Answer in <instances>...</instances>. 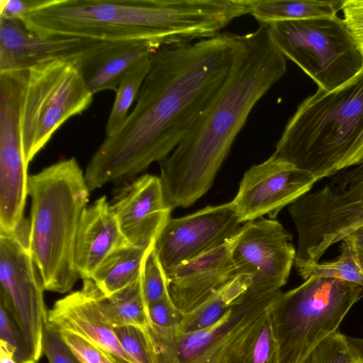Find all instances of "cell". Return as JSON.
<instances>
[{"mask_svg": "<svg viewBox=\"0 0 363 363\" xmlns=\"http://www.w3.org/2000/svg\"><path fill=\"white\" fill-rule=\"evenodd\" d=\"M43 353L49 363H82L62 339L60 333L47 323Z\"/></svg>", "mask_w": 363, "mask_h": 363, "instance_id": "cell-32", "label": "cell"}, {"mask_svg": "<svg viewBox=\"0 0 363 363\" xmlns=\"http://www.w3.org/2000/svg\"><path fill=\"white\" fill-rule=\"evenodd\" d=\"M82 363H118L105 352L70 333L59 332Z\"/></svg>", "mask_w": 363, "mask_h": 363, "instance_id": "cell-34", "label": "cell"}, {"mask_svg": "<svg viewBox=\"0 0 363 363\" xmlns=\"http://www.w3.org/2000/svg\"><path fill=\"white\" fill-rule=\"evenodd\" d=\"M338 257L329 262H318L298 272L304 280L311 277L341 279L363 286V274L359 266L357 250L348 237L341 241Z\"/></svg>", "mask_w": 363, "mask_h": 363, "instance_id": "cell-26", "label": "cell"}, {"mask_svg": "<svg viewBox=\"0 0 363 363\" xmlns=\"http://www.w3.org/2000/svg\"><path fill=\"white\" fill-rule=\"evenodd\" d=\"M125 353L133 363H152L151 356L143 333L124 326L113 328Z\"/></svg>", "mask_w": 363, "mask_h": 363, "instance_id": "cell-31", "label": "cell"}, {"mask_svg": "<svg viewBox=\"0 0 363 363\" xmlns=\"http://www.w3.org/2000/svg\"><path fill=\"white\" fill-rule=\"evenodd\" d=\"M357 254H358L359 266H360V268H361V271H362V272L363 274V250L357 248Z\"/></svg>", "mask_w": 363, "mask_h": 363, "instance_id": "cell-40", "label": "cell"}, {"mask_svg": "<svg viewBox=\"0 0 363 363\" xmlns=\"http://www.w3.org/2000/svg\"><path fill=\"white\" fill-rule=\"evenodd\" d=\"M240 224L233 201L208 206L182 218H170L154 249L166 271L231 240Z\"/></svg>", "mask_w": 363, "mask_h": 363, "instance_id": "cell-13", "label": "cell"}, {"mask_svg": "<svg viewBox=\"0 0 363 363\" xmlns=\"http://www.w3.org/2000/svg\"><path fill=\"white\" fill-rule=\"evenodd\" d=\"M162 45L155 40L107 43L81 66L90 91H116L126 72Z\"/></svg>", "mask_w": 363, "mask_h": 363, "instance_id": "cell-20", "label": "cell"}, {"mask_svg": "<svg viewBox=\"0 0 363 363\" xmlns=\"http://www.w3.org/2000/svg\"><path fill=\"white\" fill-rule=\"evenodd\" d=\"M109 42L73 37H43L33 34L20 21L0 18V72L26 69L56 60L80 67Z\"/></svg>", "mask_w": 363, "mask_h": 363, "instance_id": "cell-15", "label": "cell"}, {"mask_svg": "<svg viewBox=\"0 0 363 363\" xmlns=\"http://www.w3.org/2000/svg\"><path fill=\"white\" fill-rule=\"evenodd\" d=\"M341 11L344 23L362 57L363 72V0H343Z\"/></svg>", "mask_w": 363, "mask_h": 363, "instance_id": "cell-33", "label": "cell"}, {"mask_svg": "<svg viewBox=\"0 0 363 363\" xmlns=\"http://www.w3.org/2000/svg\"><path fill=\"white\" fill-rule=\"evenodd\" d=\"M347 340L361 362L363 363V338L347 337Z\"/></svg>", "mask_w": 363, "mask_h": 363, "instance_id": "cell-37", "label": "cell"}, {"mask_svg": "<svg viewBox=\"0 0 363 363\" xmlns=\"http://www.w3.org/2000/svg\"><path fill=\"white\" fill-rule=\"evenodd\" d=\"M39 2L40 0H0V18L20 21Z\"/></svg>", "mask_w": 363, "mask_h": 363, "instance_id": "cell-35", "label": "cell"}, {"mask_svg": "<svg viewBox=\"0 0 363 363\" xmlns=\"http://www.w3.org/2000/svg\"><path fill=\"white\" fill-rule=\"evenodd\" d=\"M316 182L311 173L273 153L245 172L232 201L241 223L264 215L274 219L284 207L309 192Z\"/></svg>", "mask_w": 363, "mask_h": 363, "instance_id": "cell-14", "label": "cell"}, {"mask_svg": "<svg viewBox=\"0 0 363 363\" xmlns=\"http://www.w3.org/2000/svg\"><path fill=\"white\" fill-rule=\"evenodd\" d=\"M286 72V58L273 43L268 24L235 35L228 77L179 145L160 162L168 208H186L211 189L253 108Z\"/></svg>", "mask_w": 363, "mask_h": 363, "instance_id": "cell-2", "label": "cell"}, {"mask_svg": "<svg viewBox=\"0 0 363 363\" xmlns=\"http://www.w3.org/2000/svg\"><path fill=\"white\" fill-rule=\"evenodd\" d=\"M363 130V72L332 91L318 88L288 120L274 152L317 181L343 169Z\"/></svg>", "mask_w": 363, "mask_h": 363, "instance_id": "cell-5", "label": "cell"}, {"mask_svg": "<svg viewBox=\"0 0 363 363\" xmlns=\"http://www.w3.org/2000/svg\"><path fill=\"white\" fill-rule=\"evenodd\" d=\"M150 55L135 64L120 82L106 125V136L116 133L126 121L129 110L133 103L136 101L142 84L150 69Z\"/></svg>", "mask_w": 363, "mask_h": 363, "instance_id": "cell-25", "label": "cell"}, {"mask_svg": "<svg viewBox=\"0 0 363 363\" xmlns=\"http://www.w3.org/2000/svg\"><path fill=\"white\" fill-rule=\"evenodd\" d=\"M250 284L249 277H237L198 308L182 315L173 326L179 331L190 332L213 325L247 291Z\"/></svg>", "mask_w": 363, "mask_h": 363, "instance_id": "cell-24", "label": "cell"}, {"mask_svg": "<svg viewBox=\"0 0 363 363\" xmlns=\"http://www.w3.org/2000/svg\"><path fill=\"white\" fill-rule=\"evenodd\" d=\"M99 308L106 323L113 328L130 326L147 335L152 326L144 301L140 278L125 289L106 297L101 291Z\"/></svg>", "mask_w": 363, "mask_h": 363, "instance_id": "cell-23", "label": "cell"}, {"mask_svg": "<svg viewBox=\"0 0 363 363\" xmlns=\"http://www.w3.org/2000/svg\"><path fill=\"white\" fill-rule=\"evenodd\" d=\"M363 297V286L341 279L311 277L281 292L272 310L279 363H306L313 350L337 329Z\"/></svg>", "mask_w": 363, "mask_h": 363, "instance_id": "cell-6", "label": "cell"}, {"mask_svg": "<svg viewBox=\"0 0 363 363\" xmlns=\"http://www.w3.org/2000/svg\"><path fill=\"white\" fill-rule=\"evenodd\" d=\"M343 0H250V14L259 24L337 16Z\"/></svg>", "mask_w": 363, "mask_h": 363, "instance_id": "cell-22", "label": "cell"}, {"mask_svg": "<svg viewBox=\"0 0 363 363\" xmlns=\"http://www.w3.org/2000/svg\"><path fill=\"white\" fill-rule=\"evenodd\" d=\"M234 238L165 271L169 295L181 316L198 308L239 277L232 259Z\"/></svg>", "mask_w": 363, "mask_h": 363, "instance_id": "cell-17", "label": "cell"}, {"mask_svg": "<svg viewBox=\"0 0 363 363\" xmlns=\"http://www.w3.org/2000/svg\"><path fill=\"white\" fill-rule=\"evenodd\" d=\"M306 363H362L350 346L347 337L334 333L311 352Z\"/></svg>", "mask_w": 363, "mask_h": 363, "instance_id": "cell-29", "label": "cell"}, {"mask_svg": "<svg viewBox=\"0 0 363 363\" xmlns=\"http://www.w3.org/2000/svg\"><path fill=\"white\" fill-rule=\"evenodd\" d=\"M154 245L128 243L119 247L101 263L91 279L106 297L125 289L140 279L146 255Z\"/></svg>", "mask_w": 363, "mask_h": 363, "instance_id": "cell-21", "label": "cell"}, {"mask_svg": "<svg viewBox=\"0 0 363 363\" xmlns=\"http://www.w3.org/2000/svg\"><path fill=\"white\" fill-rule=\"evenodd\" d=\"M127 242L150 247L170 218L160 177L143 174L120 187L110 202Z\"/></svg>", "mask_w": 363, "mask_h": 363, "instance_id": "cell-16", "label": "cell"}, {"mask_svg": "<svg viewBox=\"0 0 363 363\" xmlns=\"http://www.w3.org/2000/svg\"><path fill=\"white\" fill-rule=\"evenodd\" d=\"M0 343L13 354L18 363H35L30 358L26 340L4 306L0 303Z\"/></svg>", "mask_w": 363, "mask_h": 363, "instance_id": "cell-30", "label": "cell"}, {"mask_svg": "<svg viewBox=\"0 0 363 363\" xmlns=\"http://www.w3.org/2000/svg\"><path fill=\"white\" fill-rule=\"evenodd\" d=\"M154 246L146 255L140 275L141 291L147 309L150 304L169 296L165 271Z\"/></svg>", "mask_w": 363, "mask_h": 363, "instance_id": "cell-28", "label": "cell"}, {"mask_svg": "<svg viewBox=\"0 0 363 363\" xmlns=\"http://www.w3.org/2000/svg\"><path fill=\"white\" fill-rule=\"evenodd\" d=\"M93 95L77 62L56 60L22 69L19 129L28 165L66 121L91 105Z\"/></svg>", "mask_w": 363, "mask_h": 363, "instance_id": "cell-8", "label": "cell"}, {"mask_svg": "<svg viewBox=\"0 0 363 363\" xmlns=\"http://www.w3.org/2000/svg\"><path fill=\"white\" fill-rule=\"evenodd\" d=\"M268 26L281 53L319 89H337L362 70V57L338 16L282 21Z\"/></svg>", "mask_w": 363, "mask_h": 363, "instance_id": "cell-9", "label": "cell"}, {"mask_svg": "<svg viewBox=\"0 0 363 363\" xmlns=\"http://www.w3.org/2000/svg\"><path fill=\"white\" fill-rule=\"evenodd\" d=\"M0 363H18L13 354L3 344L0 343Z\"/></svg>", "mask_w": 363, "mask_h": 363, "instance_id": "cell-39", "label": "cell"}, {"mask_svg": "<svg viewBox=\"0 0 363 363\" xmlns=\"http://www.w3.org/2000/svg\"><path fill=\"white\" fill-rule=\"evenodd\" d=\"M0 303L20 329L31 359L37 363L43 353L48 313L45 288L31 255L29 220L24 219L11 234H0Z\"/></svg>", "mask_w": 363, "mask_h": 363, "instance_id": "cell-10", "label": "cell"}, {"mask_svg": "<svg viewBox=\"0 0 363 363\" xmlns=\"http://www.w3.org/2000/svg\"><path fill=\"white\" fill-rule=\"evenodd\" d=\"M347 237L353 241L357 248L363 250V224L354 230Z\"/></svg>", "mask_w": 363, "mask_h": 363, "instance_id": "cell-38", "label": "cell"}, {"mask_svg": "<svg viewBox=\"0 0 363 363\" xmlns=\"http://www.w3.org/2000/svg\"><path fill=\"white\" fill-rule=\"evenodd\" d=\"M234 49V34L220 33L154 51L133 109L116 133L106 136L87 164L89 190L131 179L167 157L223 84Z\"/></svg>", "mask_w": 363, "mask_h": 363, "instance_id": "cell-1", "label": "cell"}, {"mask_svg": "<svg viewBox=\"0 0 363 363\" xmlns=\"http://www.w3.org/2000/svg\"><path fill=\"white\" fill-rule=\"evenodd\" d=\"M128 243L106 196L86 206L74 247V266L79 278L91 279L112 252Z\"/></svg>", "mask_w": 363, "mask_h": 363, "instance_id": "cell-19", "label": "cell"}, {"mask_svg": "<svg viewBox=\"0 0 363 363\" xmlns=\"http://www.w3.org/2000/svg\"><path fill=\"white\" fill-rule=\"evenodd\" d=\"M292 238L275 219L261 217L242 225L234 238L231 254L237 274L250 278L248 291H281L295 262Z\"/></svg>", "mask_w": 363, "mask_h": 363, "instance_id": "cell-12", "label": "cell"}, {"mask_svg": "<svg viewBox=\"0 0 363 363\" xmlns=\"http://www.w3.org/2000/svg\"><path fill=\"white\" fill-rule=\"evenodd\" d=\"M281 292L247 290L213 325L181 332L152 324V363H238L257 328Z\"/></svg>", "mask_w": 363, "mask_h": 363, "instance_id": "cell-7", "label": "cell"}, {"mask_svg": "<svg viewBox=\"0 0 363 363\" xmlns=\"http://www.w3.org/2000/svg\"><path fill=\"white\" fill-rule=\"evenodd\" d=\"M101 291L91 279H83L82 286L56 301L48 311V323L58 332L81 337L105 352L118 363H133L113 330L102 317L99 308Z\"/></svg>", "mask_w": 363, "mask_h": 363, "instance_id": "cell-18", "label": "cell"}, {"mask_svg": "<svg viewBox=\"0 0 363 363\" xmlns=\"http://www.w3.org/2000/svg\"><path fill=\"white\" fill-rule=\"evenodd\" d=\"M363 162V130L347 155L343 169L358 165ZM342 169V170H343Z\"/></svg>", "mask_w": 363, "mask_h": 363, "instance_id": "cell-36", "label": "cell"}, {"mask_svg": "<svg viewBox=\"0 0 363 363\" xmlns=\"http://www.w3.org/2000/svg\"><path fill=\"white\" fill-rule=\"evenodd\" d=\"M89 191L74 157L28 177L30 249L45 290L65 294L79 279L74 247Z\"/></svg>", "mask_w": 363, "mask_h": 363, "instance_id": "cell-4", "label": "cell"}, {"mask_svg": "<svg viewBox=\"0 0 363 363\" xmlns=\"http://www.w3.org/2000/svg\"><path fill=\"white\" fill-rule=\"evenodd\" d=\"M238 16L233 0H40L20 21L43 37L163 45L213 38Z\"/></svg>", "mask_w": 363, "mask_h": 363, "instance_id": "cell-3", "label": "cell"}, {"mask_svg": "<svg viewBox=\"0 0 363 363\" xmlns=\"http://www.w3.org/2000/svg\"><path fill=\"white\" fill-rule=\"evenodd\" d=\"M272 308L273 306L252 335L238 363H279V345L272 319Z\"/></svg>", "mask_w": 363, "mask_h": 363, "instance_id": "cell-27", "label": "cell"}, {"mask_svg": "<svg viewBox=\"0 0 363 363\" xmlns=\"http://www.w3.org/2000/svg\"><path fill=\"white\" fill-rule=\"evenodd\" d=\"M21 71L0 72V234L24 220L28 174L19 129Z\"/></svg>", "mask_w": 363, "mask_h": 363, "instance_id": "cell-11", "label": "cell"}]
</instances>
